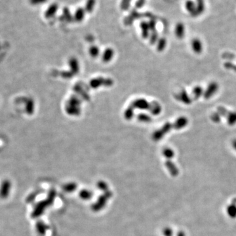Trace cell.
<instances>
[{
	"instance_id": "cell-1",
	"label": "cell",
	"mask_w": 236,
	"mask_h": 236,
	"mask_svg": "<svg viewBox=\"0 0 236 236\" xmlns=\"http://www.w3.org/2000/svg\"><path fill=\"white\" fill-rule=\"evenodd\" d=\"M219 88V85L218 83L215 81L211 82L208 86H207L206 90L204 91L203 97L205 99H209L215 95Z\"/></svg>"
},
{
	"instance_id": "cell-2",
	"label": "cell",
	"mask_w": 236,
	"mask_h": 236,
	"mask_svg": "<svg viewBox=\"0 0 236 236\" xmlns=\"http://www.w3.org/2000/svg\"><path fill=\"white\" fill-rule=\"evenodd\" d=\"M11 188V184L9 181L5 180L0 186V197L2 198L8 197L10 194Z\"/></svg>"
},
{
	"instance_id": "cell-3",
	"label": "cell",
	"mask_w": 236,
	"mask_h": 236,
	"mask_svg": "<svg viewBox=\"0 0 236 236\" xmlns=\"http://www.w3.org/2000/svg\"><path fill=\"white\" fill-rule=\"evenodd\" d=\"M175 98L177 99V101L187 105L190 104L192 102L191 97L189 96L188 92L184 89L181 91L178 94H176L175 95Z\"/></svg>"
},
{
	"instance_id": "cell-4",
	"label": "cell",
	"mask_w": 236,
	"mask_h": 236,
	"mask_svg": "<svg viewBox=\"0 0 236 236\" xmlns=\"http://www.w3.org/2000/svg\"><path fill=\"white\" fill-rule=\"evenodd\" d=\"M188 124V118L184 116H181L175 121L174 124L173 125V128H174L175 129L179 130L186 127Z\"/></svg>"
},
{
	"instance_id": "cell-5",
	"label": "cell",
	"mask_w": 236,
	"mask_h": 236,
	"mask_svg": "<svg viewBox=\"0 0 236 236\" xmlns=\"http://www.w3.org/2000/svg\"><path fill=\"white\" fill-rule=\"evenodd\" d=\"M185 8L190 14L191 16L193 17H196L198 16L197 10H196V3L192 0H188L185 3Z\"/></svg>"
},
{
	"instance_id": "cell-6",
	"label": "cell",
	"mask_w": 236,
	"mask_h": 236,
	"mask_svg": "<svg viewBox=\"0 0 236 236\" xmlns=\"http://www.w3.org/2000/svg\"><path fill=\"white\" fill-rule=\"evenodd\" d=\"M191 49L195 53L201 54L203 51V44L202 41L198 38L193 39L191 41Z\"/></svg>"
},
{
	"instance_id": "cell-7",
	"label": "cell",
	"mask_w": 236,
	"mask_h": 236,
	"mask_svg": "<svg viewBox=\"0 0 236 236\" xmlns=\"http://www.w3.org/2000/svg\"><path fill=\"white\" fill-rule=\"evenodd\" d=\"M59 9V5L55 3H52L49 5V8L47 9L45 13V17L47 18H50L53 17L56 13L57 11Z\"/></svg>"
},
{
	"instance_id": "cell-8",
	"label": "cell",
	"mask_w": 236,
	"mask_h": 236,
	"mask_svg": "<svg viewBox=\"0 0 236 236\" xmlns=\"http://www.w3.org/2000/svg\"><path fill=\"white\" fill-rule=\"evenodd\" d=\"M175 35L178 39H181L185 35V26L182 23L176 24L175 27Z\"/></svg>"
},
{
	"instance_id": "cell-9",
	"label": "cell",
	"mask_w": 236,
	"mask_h": 236,
	"mask_svg": "<svg viewBox=\"0 0 236 236\" xmlns=\"http://www.w3.org/2000/svg\"><path fill=\"white\" fill-rule=\"evenodd\" d=\"M165 165L167 169L169 171L170 174L172 176H176L178 175V173H179V170H178L177 167L176 166V165L173 162H172L170 160L167 161Z\"/></svg>"
},
{
	"instance_id": "cell-10",
	"label": "cell",
	"mask_w": 236,
	"mask_h": 236,
	"mask_svg": "<svg viewBox=\"0 0 236 236\" xmlns=\"http://www.w3.org/2000/svg\"><path fill=\"white\" fill-rule=\"evenodd\" d=\"M173 127V125H171L170 123H166L165 125H164L162 128V129L158 132L156 133V134H155V138L157 139H160V138H161L166 133L169 132L170 128Z\"/></svg>"
},
{
	"instance_id": "cell-11",
	"label": "cell",
	"mask_w": 236,
	"mask_h": 236,
	"mask_svg": "<svg viewBox=\"0 0 236 236\" xmlns=\"http://www.w3.org/2000/svg\"><path fill=\"white\" fill-rule=\"evenodd\" d=\"M203 93H204L203 89L202 87H200V86L195 87L192 89V92H191L193 98H194V100H197L202 95L203 96Z\"/></svg>"
},
{
	"instance_id": "cell-12",
	"label": "cell",
	"mask_w": 236,
	"mask_h": 236,
	"mask_svg": "<svg viewBox=\"0 0 236 236\" xmlns=\"http://www.w3.org/2000/svg\"><path fill=\"white\" fill-rule=\"evenodd\" d=\"M85 12H86V11H85V9H83L82 8H77L76 9V12H75V14H74L75 19L77 21H81L85 17Z\"/></svg>"
},
{
	"instance_id": "cell-13",
	"label": "cell",
	"mask_w": 236,
	"mask_h": 236,
	"mask_svg": "<svg viewBox=\"0 0 236 236\" xmlns=\"http://www.w3.org/2000/svg\"><path fill=\"white\" fill-rule=\"evenodd\" d=\"M227 118V122L229 125L233 126L236 124V112H229Z\"/></svg>"
},
{
	"instance_id": "cell-14",
	"label": "cell",
	"mask_w": 236,
	"mask_h": 236,
	"mask_svg": "<svg viewBox=\"0 0 236 236\" xmlns=\"http://www.w3.org/2000/svg\"><path fill=\"white\" fill-rule=\"evenodd\" d=\"M96 5V0H87L85 6V10L86 12L91 13L94 10Z\"/></svg>"
},
{
	"instance_id": "cell-15",
	"label": "cell",
	"mask_w": 236,
	"mask_h": 236,
	"mask_svg": "<svg viewBox=\"0 0 236 236\" xmlns=\"http://www.w3.org/2000/svg\"><path fill=\"white\" fill-rule=\"evenodd\" d=\"M227 213L228 216L232 218H236V205L231 204L227 207Z\"/></svg>"
},
{
	"instance_id": "cell-16",
	"label": "cell",
	"mask_w": 236,
	"mask_h": 236,
	"mask_svg": "<svg viewBox=\"0 0 236 236\" xmlns=\"http://www.w3.org/2000/svg\"><path fill=\"white\" fill-rule=\"evenodd\" d=\"M196 10L197 15H201L202 13L205 10V3H204V0H196Z\"/></svg>"
},
{
	"instance_id": "cell-17",
	"label": "cell",
	"mask_w": 236,
	"mask_h": 236,
	"mask_svg": "<svg viewBox=\"0 0 236 236\" xmlns=\"http://www.w3.org/2000/svg\"><path fill=\"white\" fill-rule=\"evenodd\" d=\"M132 0H121L120 4V8L123 11H126L129 8L131 2Z\"/></svg>"
},
{
	"instance_id": "cell-18",
	"label": "cell",
	"mask_w": 236,
	"mask_h": 236,
	"mask_svg": "<svg viewBox=\"0 0 236 236\" xmlns=\"http://www.w3.org/2000/svg\"><path fill=\"white\" fill-rule=\"evenodd\" d=\"M224 66L226 69L230 70L236 72V64L230 61H227L224 63Z\"/></svg>"
},
{
	"instance_id": "cell-19",
	"label": "cell",
	"mask_w": 236,
	"mask_h": 236,
	"mask_svg": "<svg viewBox=\"0 0 236 236\" xmlns=\"http://www.w3.org/2000/svg\"><path fill=\"white\" fill-rule=\"evenodd\" d=\"M210 118L212 122L215 123H218L220 122L222 117L218 112H213L211 115Z\"/></svg>"
},
{
	"instance_id": "cell-20",
	"label": "cell",
	"mask_w": 236,
	"mask_h": 236,
	"mask_svg": "<svg viewBox=\"0 0 236 236\" xmlns=\"http://www.w3.org/2000/svg\"><path fill=\"white\" fill-rule=\"evenodd\" d=\"M217 112L220 114L221 117H227L229 112L224 106H218L217 108Z\"/></svg>"
},
{
	"instance_id": "cell-21",
	"label": "cell",
	"mask_w": 236,
	"mask_h": 236,
	"mask_svg": "<svg viewBox=\"0 0 236 236\" xmlns=\"http://www.w3.org/2000/svg\"><path fill=\"white\" fill-rule=\"evenodd\" d=\"M163 154H164V155H165L167 158H173L175 155L174 151L170 148H166L164 149Z\"/></svg>"
},
{
	"instance_id": "cell-22",
	"label": "cell",
	"mask_w": 236,
	"mask_h": 236,
	"mask_svg": "<svg viewBox=\"0 0 236 236\" xmlns=\"http://www.w3.org/2000/svg\"><path fill=\"white\" fill-rule=\"evenodd\" d=\"M62 11H63L62 13H63V15H64V17L65 18L66 20H69L71 18V13L70 12L69 9L67 8H64Z\"/></svg>"
},
{
	"instance_id": "cell-23",
	"label": "cell",
	"mask_w": 236,
	"mask_h": 236,
	"mask_svg": "<svg viewBox=\"0 0 236 236\" xmlns=\"http://www.w3.org/2000/svg\"><path fill=\"white\" fill-rule=\"evenodd\" d=\"M48 0H29L30 4L33 5H38L46 3Z\"/></svg>"
},
{
	"instance_id": "cell-24",
	"label": "cell",
	"mask_w": 236,
	"mask_h": 236,
	"mask_svg": "<svg viewBox=\"0 0 236 236\" xmlns=\"http://www.w3.org/2000/svg\"><path fill=\"white\" fill-rule=\"evenodd\" d=\"M165 45H166V40L164 39V38H162L159 41V45H158V48L160 49V50H163L164 48H165Z\"/></svg>"
},
{
	"instance_id": "cell-25",
	"label": "cell",
	"mask_w": 236,
	"mask_h": 236,
	"mask_svg": "<svg viewBox=\"0 0 236 236\" xmlns=\"http://www.w3.org/2000/svg\"><path fill=\"white\" fill-rule=\"evenodd\" d=\"M164 235L165 236H172L173 235V230L170 228H167L164 230Z\"/></svg>"
},
{
	"instance_id": "cell-26",
	"label": "cell",
	"mask_w": 236,
	"mask_h": 236,
	"mask_svg": "<svg viewBox=\"0 0 236 236\" xmlns=\"http://www.w3.org/2000/svg\"><path fill=\"white\" fill-rule=\"evenodd\" d=\"M145 3V0H138V1L136 2L135 6L137 8H141L143 5Z\"/></svg>"
},
{
	"instance_id": "cell-27",
	"label": "cell",
	"mask_w": 236,
	"mask_h": 236,
	"mask_svg": "<svg viewBox=\"0 0 236 236\" xmlns=\"http://www.w3.org/2000/svg\"><path fill=\"white\" fill-rule=\"evenodd\" d=\"M148 25H149V28H151V29H152L153 30L155 29V23L154 20H150V22L148 23Z\"/></svg>"
},
{
	"instance_id": "cell-28",
	"label": "cell",
	"mask_w": 236,
	"mask_h": 236,
	"mask_svg": "<svg viewBox=\"0 0 236 236\" xmlns=\"http://www.w3.org/2000/svg\"><path fill=\"white\" fill-rule=\"evenodd\" d=\"M176 236H186V234H185V233L184 232L180 231V232H178Z\"/></svg>"
},
{
	"instance_id": "cell-29",
	"label": "cell",
	"mask_w": 236,
	"mask_h": 236,
	"mask_svg": "<svg viewBox=\"0 0 236 236\" xmlns=\"http://www.w3.org/2000/svg\"><path fill=\"white\" fill-rule=\"evenodd\" d=\"M232 146L234 148V149L236 150V139H234L232 141Z\"/></svg>"
},
{
	"instance_id": "cell-30",
	"label": "cell",
	"mask_w": 236,
	"mask_h": 236,
	"mask_svg": "<svg viewBox=\"0 0 236 236\" xmlns=\"http://www.w3.org/2000/svg\"><path fill=\"white\" fill-rule=\"evenodd\" d=\"M232 203L233 204V205H236V199L235 198L232 200Z\"/></svg>"
}]
</instances>
